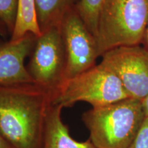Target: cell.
<instances>
[{"label":"cell","instance_id":"obj_1","mask_svg":"<svg viewBox=\"0 0 148 148\" xmlns=\"http://www.w3.org/2000/svg\"><path fill=\"white\" fill-rule=\"evenodd\" d=\"M51 93L35 83L0 87V132L13 148H42Z\"/></svg>","mask_w":148,"mask_h":148},{"label":"cell","instance_id":"obj_2","mask_svg":"<svg viewBox=\"0 0 148 148\" xmlns=\"http://www.w3.org/2000/svg\"><path fill=\"white\" fill-rule=\"evenodd\" d=\"M142 101L127 98L83 113L89 139L97 148H128L146 119Z\"/></svg>","mask_w":148,"mask_h":148},{"label":"cell","instance_id":"obj_3","mask_svg":"<svg viewBox=\"0 0 148 148\" xmlns=\"http://www.w3.org/2000/svg\"><path fill=\"white\" fill-rule=\"evenodd\" d=\"M148 23V0H106L96 36L98 50L140 45Z\"/></svg>","mask_w":148,"mask_h":148},{"label":"cell","instance_id":"obj_4","mask_svg":"<svg viewBox=\"0 0 148 148\" xmlns=\"http://www.w3.org/2000/svg\"><path fill=\"white\" fill-rule=\"evenodd\" d=\"M127 98L130 96L119 77L100 62L64 79L51 95V103L64 108L84 101L97 108Z\"/></svg>","mask_w":148,"mask_h":148},{"label":"cell","instance_id":"obj_5","mask_svg":"<svg viewBox=\"0 0 148 148\" xmlns=\"http://www.w3.org/2000/svg\"><path fill=\"white\" fill-rule=\"evenodd\" d=\"M27 71L35 84L51 93L64 79L66 56L60 27H52L37 36Z\"/></svg>","mask_w":148,"mask_h":148},{"label":"cell","instance_id":"obj_6","mask_svg":"<svg viewBox=\"0 0 148 148\" xmlns=\"http://www.w3.org/2000/svg\"><path fill=\"white\" fill-rule=\"evenodd\" d=\"M101 63L119 77L130 97L143 101L148 95V49L140 45L106 51Z\"/></svg>","mask_w":148,"mask_h":148},{"label":"cell","instance_id":"obj_7","mask_svg":"<svg viewBox=\"0 0 148 148\" xmlns=\"http://www.w3.org/2000/svg\"><path fill=\"white\" fill-rule=\"evenodd\" d=\"M60 30L66 56V79L95 66L100 55L95 38L86 27L75 7L64 16Z\"/></svg>","mask_w":148,"mask_h":148},{"label":"cell","instance_id":"obj_8","mask_svg":"<svg viewBox=\"0 0 148 148\" xmlns=\"http://www.w3.org/2000/svg\"><path fill=\"white\" fill-rule=\"evenodd\" d=\"M36 37L29 33L21 39L9 40L0 45V87L34 83L25 64Z\"/></svg>","mask_w":148,"mask_h":148},{"label":"cell","instance_id":"obj_9","mask_svg":"<svg viewBox=\"0 0 148 148\" xmlns=\"http://www.w3.org/2000/svg\"><path fill=\"white\" fill-rule=\"evenodd\" d=\"M62 107L51 105L46 117L42 148H97L89 139L78 141L72 137L62 119Z\"/></svg>","mask_w":148,"mask_h":148},{"label":"cell","instance_id":"obj_10","mask_svg":"<svg viewBox=\"0 0 148 148\" xmlns=\"http://www.w3.org/2000/svg\"><path fill=\"white\" fill-rule=\"evenodd\" d=\"M79 0H35L37 22L40 32L52 27H60L69 11Z\"/></svg>","mask_w":148,"mask_h":148},{"label":"cell","instance_id":"obj_11","mask_svg":"<svg viewBox=\"0 0 148 148\" xmlns=\"http://www.w3.org/2000/svg\"><path fill=\"white\" fill-rule=\"evenodd\" d=\"M29 33L36 36L41 34L37 22L35 0H18L16 23L10 40H19Z\"/></svg>","mask_w":148,"mask_h":148},{"label":"cell","instance_id":"obj_12","mask_svg":"<svg viewBox=\"0 0 148 148\" xmlns=\"http://www.w3.org/2000/svg\"><path fill=\"white\" fill-rule=\"evenodd\" d=\"M106 0H79L75 5L82 21L96 38L100 14Z\"/></svg>","mask_w":148,"mask_h":148},{"label":"cell","instance_id":"obj_13","mask_svg":"<svg viewBox=\"0 0 148 148\" xmlns=\"http://www.w3.org/2000/svg\"><path fill=\"white\" fill-rule=\"evenodd\" d=\"M18 1V0H0V18L6 25L10 36L16 23Z\"/></svg>","mask_w":148,"mask_h":148},{"label":"cell","instance_id":"obj_14","mask_svg":"<svg viewBox=\"0 0 148 148\" xmlns=\"http://www.w3.org/2000/svg\"><path fill=\"white\" fill-rule=\"evenodd\" d=\"M128 148H148V118H146L138 136Z\"/></svg>","mask_w":148,"mask_h":148},{"label":"cell","instance_id":"obj_15","mask_svg":"<svg viewBox=\"0 0 148 148\" xmlns=\"http://www.w3.org/2000/svg\"><path fill=\"white\" fill-rule=\"evenodd\" d=\"M0 148H13L1 132H0Z\"/></svg>","mask_w":148,"mask_h":148},{"label":"cell","instance_id":"obj_16","mask_svg":"<svg viewBox=\"0 0 148 148\" xmlns=\"http://www.w3.org/2000/svg\"><path fill=\"white\" fill-rule=\"evenodd\" d=\"M8 34H9L8 28H7L5 23H3V22L1 20V18H0V36H5Z\"/></svg>","mask_w":148,"mask_h":148},{"label":"cell","instance_id":"obj_17","mask_svg":"<svg viewBox=\"0 0 148 148\" xmlns=\"http://www.w3.org/2000/svg\"><path fill=\"white\" fill-rule=\"evenodd\" d=\"M142 105H143V108L145 112V116L148 118V95L146 96L145 99L142 101Z\"/></svg>","mask_w":148,"mask_h":148},{"label":"cell","instance_id":"obj_18","mask_svg":"<svg viewBox=\"0 0 148 148\" xmlns=\"http://www.w3.org/2000/svg\"><path fill=\"white\" fill-rule=\"evenodd\" d=\"M143 41L145 42V48H147L148 49V23L147 25V27H146L145 32V36H144V39Z\"/></svg>","mask_w":148,"mask_h":148}]
</instances>
